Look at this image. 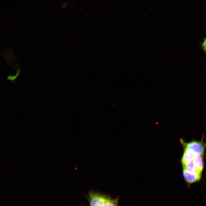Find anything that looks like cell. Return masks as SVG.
I'll return each instance as SVG.
<instances>
[{"label": "cell", "mask_w": 206, "mask_h": 206, "mask_svg": "<svg viewBox=\"0 0 206 206\" xmlns=\"http://www.w3.org/2000/svg\"><path fill=\"white\" fill-rule=\"evenodd\" d=\"M182 143L185 149L191 150L197 154L203 155L206 144L201 141H194L188 143H185L183 141Z\"/></svg>", "instance_id": "1"}, {"label": "cell", "mask_w": 206, "mask_h": 206, "mask_svg": "<svg viewBox=\"0 0 206 206\" xmlns=\"http://www.w3.org/2000/svg\"><path fill=\"white\" fill-rule=\"evenodd\" d=\"M183 174L186 182L189 185L199 181L202 176V173L184 169H183Z\"/></svg>", "instance_id": "2"}, {"label": "cell", "mask_w": 206, "mask_h": 206, "mask_svg": "<svg viewBox=\"0 0 206 206\" xmlns=\"http://www.w3.org/2000/svg\"><path fill=\"white\" fill-rule=\"evenodd\" d=\"M89 196L90 206H102L109 198L105 195L94 192H90Z\"/></svg>", "instance_id": "3"}, {"label": "cell", "mask_w": 206, "mask_h": 206, "mask_svg": "<svg viewBox=\"0 0 206 206\" xmlns=\"http://www.w3.org/2000/svg\"><path fill=\"white\" fill-rule=\"evenodd\" d=\"M197 154L191 150L185 149L181 159L182 166L193 160Z\"/></svg>", "instance_id": "4"}, {"label": "cell", "mask_w": 206, "mask_h": 206, "mask_svg": "<svg viewBox=\"0 0 206 206\" xmlns=\"http://www.w3.org/2000/svg\"><path fill=\"white\" fill-rule=\"evenodd\" d=\"M203 155L197 154L193 160L198 171L201 173H202L204 168Z\"/></svg>", "instance_id": "5"}, {"label": "cell", "mask_w": 206, "mask_h": 206, "mask_svg": "<svg viewBox=\"0 0 206 206\" xmlns=\"http://www.w3.org/2000/svg\"><path fill=\"white\" fill-rule=\"evenodd\" d=\"M183 169H185L187 170L192 171H198L195 165L193 160L188 163L184 165H183Z\"/></svg>", "instance_id": "6"}, {"label": "cell", "mask_w": 206, "mask_h": 206, "mask_svg": "<svg viewBox=\"0 0 206 206\" xmlns=\"http://www.w3.org/2000/svg\"><path fill=\"white\" fill-rule=\"evenodd\" d=\"M117 202V199H111L109 197L102 206H118Z\"/></svg>", "instance_id": "7"}, {"label": "cell", "mask_w": 206, "mask_h": 206, "mask_svg": "<svg viewBox=\"0 0 206 206\" xmlns=\"http://www.w3.org/2000/svg\"><path fill=\"white\" fill-rule=\"evenodd\" d=\"M201 47L204 52L206 53V37H205L201 44Z\"/></svg>", "instance_id": "8"}, {"label": "cell", "mask_w": 206, "mask_h": 206, "mask_svg": "<svg viewBox=\"0 0 206 206\" xmlns=\"http://www.w3.org/2000/svg\"></svg>", "instance_id": "9"}]
</instances>
